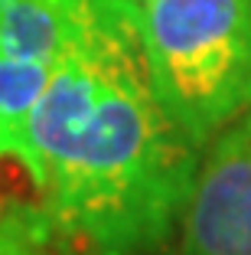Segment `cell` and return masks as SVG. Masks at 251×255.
I'll return each instance as SVG.
<instances>
[{"instance_id": "cell-6", "label": "cell", "mask_w": 251, "mask_h": 255, "mask_svg": "<svg viewBox=\"0 0 251 255\" xmlns=\"http://www.w3.org/2000/svg\"><path fill=\"white\" fill-rule=\"evenodd\" d=\"M134 3H144V0H134Z\"/></svg>"}, {"instance_id": "cell-1", "label": "cell", "mask_w": 251, "mask_h": 255, "mask_svg": "<svg viewBox=\"0 0 251 255\" xmlns=\"http://www.w3.org/2000/svg\"><path fill=\"white\" fill-rule=\"evenodd\" d=\"M202 150L157 95L141 7L72 0L26 157L59 255H167Z\"/></svg>"}, {"instance_id": "cell-4", "label": "cell", "mask_w": 251, "mask_h": 255, "mask_svg": "<svg viewBox=\"0 0 251 255\" xmlns=\"http://www.w3.org/2000/svg\"><path fill=\"white\" fill-rule=\"evenodd\" d=\"M179 255H251V108L202 150L179 223Z\"/></svg>"}, {"instance_id": "cell-2", "label": "cell", "mask_w": 251, "mask_h": 255, "mask_svg": "<svg viewBox=\"0 0 251 255\" xmlns=\"http://www.w3.org/2000/svg\"><path fill=\"white\" fill-rule=\"evenodd\" d=\"M137 7L157 95L206 147L251 108V0H144Z\"/></svg>"}, {"instance_id": "cell-3", "label": "cell", "mask_w": 251, "mask_h": 255, "mask_svg": "<svg viewBox=\"0 0 251 255\" xmlns=\"http://www.w3.org/2000/svg\"><path fill=\"white\" fill-rule=\"evenodd\" d=\"M72 0H0V154L26 167L30 121L66 39Z\"/></svg>"}, {"instance_id": "cell-5", "label": "cell", "mask_w": 251, "mask_h": 255, "mask_svg": "<svg viewBox=\"0 0 251 255\" xmlns=\"http://www.w3.org/2000/svg\"><path fill=\"white\" fill-rule=\"evenodd\" d=\"M49 223L43 210L10 206L0 213V255H52Z\"/></svg>"}]
</instances>
